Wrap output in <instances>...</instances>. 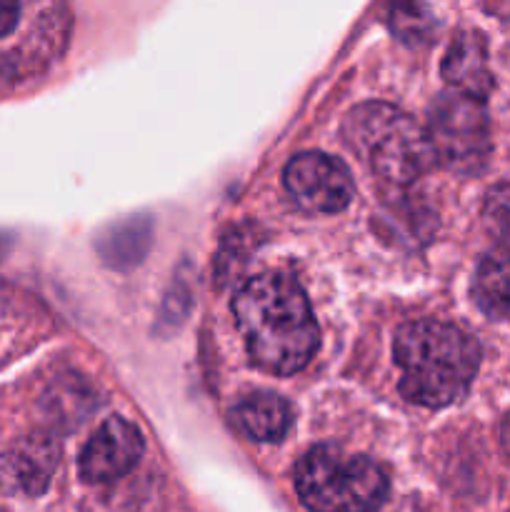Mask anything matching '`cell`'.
<instances>
[{
	"mask_svg": "<svg viewBox=\"0 0 510 512\" xmlns=\"http://www.w3.org/2000/svg\"><path fill=\"white\" fill-rule=\"evenodd\" d=\"M233 318L250 360L273 375H293L318 350V323L308 295L285 273H260L233 295Z\"/></svg>",
	"mask_w": 510,
	"mask_h": 512,
	"instance_id": "1",
	"label": "cell"
},
{
	"mask_svg": "<svg viewBox=\"0 0 510 512\" xmlns=\"http://www.w3.org/2000/svg\"><path fill=\"white\" fill-rule=\"evenodd\" d=\"M393 355L400 393L423 408H448L463 400L480 368L478 340L440 320L405 323L395 333Z\"/></svg>",
	"mask_w": 510,
	"mask_h": 512,
	"instance_id": "2",
	"label": "cell"
},
{
	"mask_svg": "<svg viewBox=\"0 0 510 512\" xmlns=\"http://www.w3.org/2000/svg\"><path fill=\"white\" fill-rule=\"evenodd\" d=\"M348 148L390 183H413L435 163L425 128L390 103H363L345 115Z\"/></svg>",
	"mask_w": 510,
	"mask_h": 512,
	"instance_id": "3",
	"label": "cell"
},
{
	"mask_svg": "<svg viewBox=\"0 0 510 512\" xmlns=\"http://www.w3.org/2000/svg\"><path fill=\"white\" fill-rule=\"evenodd\" d=\"M388 475L365 455L315 445L295 465V490L310 512H375L388 498Z\"/></svg>",
	"mask_w": 510,
	"mask_h": 512,
	"instance_id": "4",
	"label": "cell"
},
{
	"mask_svg": "<svg viewBox=\"0 0 510 512\" xmlns=\"http://www.w3.org/2000/svg\"><path fill=\"white\" fill-rule=\"evenodd\" d=\"M435 163L460 175L480 173L490 155V123L483 100L443 93L428 110L425 125Z\"/></svg>",
	"mask_w": 510,
	"mask_h": 512,
	"instance_id": "5",
	"label": "cell"
},
{
	"mask_svg": "<svg viewBox=\"0 0 510 512\" xmlns=\"http://www.w3.org/2000/svg\"><path fill=\"white\" fill-rule=\"evenodd\" d=\"M290 198L308 213H340L353 200V175L340 163L320 150L298 153L283 173Z\"/></svg>",
	"mask_w": 510,
	"mask_h": 512,
	"instance_id": "6",
	"label": "cell"
},
{
	"mask_svg": "<svg viewBox=\"0 0 510 512\" xmlns=\"http://www.w3.org/2000/svg\"><path fill=\"white\" fill-rule=\"evenodd\" d=\"M143 435L125 418H108L85 443L80 453V478L85 483H110L138 465L143 458Z\"/></svg>",
	"mask_w": 510,
	"mask_h": 512,
	"instance_id": "7",
	"label": "cell"
},
{
	"mask_svg": "<svg viewBox=\"0 0 510 512\" xmlns=\"http://www.w3.org/2000/svg\"><path fill=\"white\" fill-rule=\"evenodd\" d=\"M445 83L455 93L470 95L475 100H485L493 90V75L488 68V45L475 30H463L453 38L443 65H440Z\"/></svg>",
	"mask_w": 510,
	"mask_h": 512,
	"instance_id": "8",
	"label": "cell"
},
{
	"mask_svg": "<svg viewBox=\"0 0 510 512\" xmlns=\"http://www.w3.org/2000/svg\"><path fill=\"white\" fill-rule=\"evenodd\" d=\"M58 468V445L50 438H23L3 455L0 475L3 483L25 495H38L48 488Z\"/></svg>",
	"mask_w": 510,
	"mask_h": 512,
	"instance_id": "9",
	"label": "cell"
},
{
	"mask_svg": "<svg viewBox=\"0 0 510 512\" xmlns=\"http://www.w3.org/2000/svg\"><path fill=\"white\" fill-rule=\"evenodd\" d=\"M233 423L255 443H280L293 425V410L280 395L260 390L235 405Z\"/></svg>",
	"mask_w": 510,
	"mask_h": 512,
	"instance_id": "10",
	"label": "cell"
},
{
	"mask_svg": "<svg viewBox=\"0 0 510 512\" xmlns=\"http://www.w3.org/2000/svg\"><path fill=\"white\" fill-rule=\"evenodd\" d=\"M473 298L488 318L510 315V250L495 248L480 260L473 280Z\"/></svg>",
	"mask_w": 510,
	"mask_h": 512,
	"instance_id": "11",
	"label": "cell"
},
{
	"mask_svg": "<svg viewBox=\"0 0 510 512\" xmlns=\"http://www.w3.org/2000/svg\"><path fill=\"white\" fill-rule=\"evenodd\" d=\"M483 225L498 248L510 250V185L500 183L488 190L483 203Z\"/></svg>",
	"mask_w": 510,
	"mask_h": 512,
	"instance_id": "12",
	"label": "cell"
},
{
	"mask_svg": "<svg viewBox=\"0 0 510 512\" xmlns=\"http://www.w3.org/2000/svg\"><path fill=\"white\" fill-rule=\"evenodd\" d=\"M390 25L405 43H423L433 30V18L420 5H395L390 10Z\"/></svg>",
	"mask_w": 510,
	"mask_h": 512,
	"instance_id": "13",
	"label": "cell"
},
{
	"mask_svg": "<svg viewBox=\"0 0 510 512\" xmlns=\"http://www.w3.org/2000/svg\"><path fill=\"white\" fill-rule=\"evenodd\" d=\"M20 15V5L18 3H8V0H0V38L8 35L10 30L15 28Z\"/></svg>",
	"mask_w": 510,
	"mask_h": 512,
	"instance_id": "14",
	"label": "cell"
},
{
	"mask_svg": "<svg viewBox=\"0 0 510 512\" xmlns=\"http://www.w3.org/2000/svg\"><path fill=\"white\" fill-rule=\"evenodd\" d=\"M500 440H503L505 453L510 455V415H508V418L503 420V433H500Z\"/></svg>",
	"mask_w": 510,
	"mask_h": 512,
	"instance_id": "15",
	"label": "cell"
}]
</instances>
